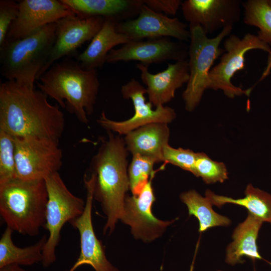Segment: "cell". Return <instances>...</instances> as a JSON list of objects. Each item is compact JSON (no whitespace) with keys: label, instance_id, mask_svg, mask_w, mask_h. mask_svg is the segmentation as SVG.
<instances>
[{"label":"cell","instance_id":"cell-1","mask_svg":"<svg viewBox=\"0 0 271 271\" xmlns=\"http://www.w3.org/2000/svg\"><path fill=\"white\" fill-rule=\"evenodd\" d=\"M35 84L15 80L0 83V130L16 137H35L59 143L64 113Z\"/></svg>","mask_w":271,"mask_h":271},{"label":"cell","instance_id":"cell-2","mask_svg":"<svg viewBox=\"0 0 271 271\" xmlns=\"http://www.w3.org/2000/svg\"><path fill=\"white\" fill-rule=\"evenodd\" d=\"M90 165L94 177L93 198L106 216L104 234H110L122 215L126 193L129 189L127 151L124 139L108 131Z\"/></svg>","mask_w":271,"mask_h":271},{"label":"cell","instance_id":"cell-3","mask_svg":"<svg viewBox=\"0 0 271 271\" xmlns=\"http://www.w3.org/2000/svg\"><path fill=\"white\" fill-rule=\"evenodd\" d=\"M36 81L39 90L88 125L94 110L100 86L96 70L83 68L70 61L56 62Z\"/></svg>","mask_w":271,"mask_h":271},{"label":"cell","instance_id":"cell-4","mask_svg":"<svg viewBox=\"0 0 271 271\" xmlns=\"http://www.w3.org/2000/svg\"><path fill=\"white\" fill-rule=\"evenodd\" d=\"M48 198L44 179L15 178L0 183L1 216L13 231L37 236L45 225Z\"/></svg>","mask_w":271,"mask_h":271},{"label":"cell","instance_id":"cell-5","mask_svg":"<svg viewBox=\"0 0 271 271\" xmlns=\"http://www.w3.org/2000/svg\"><path fill=\"white\" fill-rule=\"evenodd\" d=\"M56 23L21 39H6L0 46L2 76L6 80L35 84L55 41Z\"/></svg>","mask_w":271,"mask_h":271},{"label":"cell","instance_id":"cell-6","mask_svg":"<svg viewBox=\"0 0 271 271\" xmlns=\"http://www.w3.org/2000/svg\"><path fill=\"white\" fill-rule=\"evenodd\" d=\"M232 27L225 28L213 38H208L198 26L189 27V79L182 94L187 111H193L200 102L207 89L208 76L212 65L225 52L220 45L225 37L230 35Z\"/></svg>","mask_w":271,"mask_h":271},{"label":"cell","instance_id":"cell-7","mask_svg":"<svg viewBox=\"0 0 271 271\" xmlns=\"http://www.w3.org/2000/svg\"><path fill=\"white\" fill-rule=\"evenodd\" d=\"M45 181L48 198L44 228L48 230L49 236L43 248L41 262L44 266L48 267L56 260V249L63 226L83 213L85 202L68 189L58 172L49 176Z\"/></svg>","mask_w":271,"mask_h":271},{"label":"cell","instance_id":"cell-8","mask_svg":"<svg viewBox=\"0 0 271 271\" xmlns=\"http://www.w3.org/2000/svg\"><path fill=\"white\" fill-rule=\"evenodd\" d=\"M224 53L219 63L211 69L207 82V89L221 90L230 98L245 95L249 96L252 87L247 89L233 84L231 79L238 71L245 69V55L253 49L262 50L269 53V45L251 33L246 34L242 38L230 34L223 42Z\"/></svg>","mask_w":271,"mask_h":271},{"label":"cell","instance_id":"cell-9","mask_svg":"<svg viewBox=\"0 0 271 271\" xmlns=\"http://www.w3.org/2000/svg\"><path fill=\"white\" fill-rule=\"evenodd\" d=\"M15 145L16 178L45 180L58 172L62 166L63 153L58 142L35 137H16Z\"/></svg>","mask_w":271,"mask_h":271},{"label":"cell","instance_id":"cell-10","mask_svg":"<svg viewBox=\"0 0 271 271\" xmlns=\"http://www.w3.org/2000/svg\"><path fill=\"white\" fill-rule=\"evenodd\" d=\"M121 92L124 99L132 101L134 113L126 120L115 121L108 118L102 111L97 122L107 131L115 132L120 136L126 135L149 123H170L176 117L175 110L169 106H159L156 109H153V104L150 101L146 102L145 96L147 93L146 88L134 78L121 86Z\"/></svg>","mask_w":271,"mask_h":271},{"label":"cell","instance_id":"cell-11","mask_svg":"<svg viewBox=\"0 0 271 271\" xmlns=\"http://www.w3.org/2000/svg\"><path fill=\"white\" fill-rule=\"evenodd\" d=\"M86 190L85 209L83 213L69 223L77 229L80 236V252L78 258L67 271H75L84 264L91 265L95 271H119L107 259L102 242L96 237L92 221L94 177L85 175Z\"/></svg>","mask_w":271,"mask_h":271},{"label":"cell","instance_id":"cell-12","mask_svg":"<svg viewBox=\"0 0 271 271\" xmlns=\"http://www.w3.org/2000/svg\"><path fill=\"white\" fill-rule=\"evenodd\" d=\"M188 48L184 42H175L169 37L131 40L107 54L106 63L138 61L149 67L167 60L186 59Z\"/></svg>","mask_w":271,"mask_h":271},{"label":"cell","instance_id":"cell-13","mask_svg":"<svg viewBox=\"0 0 271 271\" xmlns=\"http://www.w3.org/2000/svg\"><path fill=\"white\" fill-rule=\"evenodd\" d=\"M187 28V24L178 18L156 12L144 4L137 18L117 22L115 26L117 32L131 40L172 37L181 42L190 40V32Z\"/></svg>","mask_w":271,"mask_h":271},{"label":"cell","instance_id":"cell-14","mask_svg":"<svg viewBox=\"0 0 271 271\" xmlns=\"http://www.w3.org/2000/svg\"><path fill=\"white\" fill-rule=\"evenodd\" d=\"M183 15L189 27L198 26L208 35L240 19L242 2L239 0H186L181 4Z\"/></svg>","mask_w":271,"mask_h":271},{"label":"cell","instance_id":"cell-15","mask_svg":"<svg viewBox=\"0 0 271 271\" xmlns=\"http://www.w3.org/2000/svg\"><path fill=\"white\" fill-rule=\"evenodd\" d=\"M151 177L141 193L138 196L126 195L120 220L129 225L133 236L144 242H151L163 234L167 227L174 220L163 221L152 213V206L156 200Z\"/></svg>","mask_w":271,"mask_h":271},{"label":"cell","instance_id":"cell-16","mask_svg":"<svg viewBox=\"0 0 271 271\" xmlns=\"http://www.w3.org/2000/svg\"><path fill=\"white\" fill-rule=\"evenodd\" d=\"M104 20L100 17L74 15L56 22L55 41L37 80L57 61L74 53L85 42L91 40L101 29Z\"/></svg>","mask_w":271,"mask_h":271},{"label":"cell","instance_id":"cell-17","mask_svg":"<svg viewBox=\"0 0 271 271\" xmlns=\"http://www.w3.org/2000/svg\"><path fill=\"white\" fill-rule=\"evenodd\" d=\"M18 3V16L11 25L6 39H23L47 25L76 15L61 0H21Z\"/></svg>","mask_w":271,"mask_h":271},{"label":"cell","instance_id":"cell-18","mask_svg":"<svg viewBox=\"0 0 271 271\" xmlns=\"http://www.w3.org/2000/svg\"><path fill=\"white\" fill-rule=\"evenodd\" d=\"M141 71V80L147 86L149 101L156 107L164 105L175 97L177 89L187 83L189 68L187 59L168 64L164 70L156 74L151 73L148 67L137 64Z\"/></svg>","mask_w":271,"mask_h":271},{"label":"cell","instance_id":"cell-19","mask_svg":"<svg viewBox=\"0 0 271 271\" xmlns=\"http://www.w3.org/2000/svg\"><path fill=\"white\" fill-rule=\"evenodd\" d=\"M170 134L168 124L153 122L141 126L125 135L126 149L132 155H139L163 162L164 147L169 144Z\"/></svg>","mask_w":271,"mask_h":271},{"label":"cell","instance_id":"cell-20","mask_svg":"<svg viewBox=\"0 0 271 271\" xmlns=\"http://www.w3.org/2000/svg\"><path fill=\"white\" fill-rule=\"evenodd\" d=\"M77 15L100 17L117 22L139 15L143 0H61Z\"/></svg>","mask_w":271,"mask_h":271},{"label":"cell","instance_id":"cell-21","mask_svg":"<svg viewBox=\"0 0 271 271\" xmlns=\"http://www.w3.org/2000/svg\"><path fill=\"white\" fill-rule=\"evenodd\" d=\"M116 23L112 19L105 18L100 30L77 57L78 63L83 68L96 70L101 68L106 63L107 54L115 46L131 41L126 36L116 32Z\"/></svg>","mask_w":271,"mask_h":271},{"label":"cell","instance_id":"cell-22","mask_svg":"<svg viewBox=\"0 0 271 271\" xmlns=\"http://www.w3.org/2000/svg\"><path fill=\"white\" fill-rule=\"evenodd\" d=\"M263 222L248 213L245 220L239 224L233 231V241L226 249L225 261L231 265L244 262L243 257H247L253 261L263 259L259 254L257 245V239Z\"/></svg>","mask_w":271,"mask_h":271},{"label":"cell","instance_id":"cell-23","mask_svg":"<svg viewBox=\"0 0 271 271\" xmlns=\"http://www.w3.org/2000/svg\"><path fill=\"white\" fill-rule=\"evenodd\" d=\"M242 198L234 199L231 197L219 195L210 190H207L205 195L212 205L221 208L223 205L231 203L243 206L248 213L255 218L271 224V194L249 184L244 191Z\"/></svg>","mask_w":271,"mask_h":271},{"label":"cell","instance_id":"cell-24","mask_svg":"<svg viewBox=\"0 0 271 271\" xmlns=\"http://www.w3.org/2000/svg\"><path fill=\"white\" fill-rule=\"evenodd\" d=\"M13 230L7 227L0 239V268L9 264L31 265L42 262L47 240L44 235L36 243L25 247L16 246L12 239Z\"/></svg>","mask_w":271,"mask_h":271},{"label":"cell","instance_id":"cell-25","mask_svg":"<svg viewBox=\"0 0 271 271\" xmlns=\"http://www.w3.org/2000/svg\"><path fill=\"white\" fill-rule=\"evenodd\" d=\"M180 199L188 207L189 215H194L199 221V231L202 232L215 226H227L231 220L226 216L216 213L206 197H203L194 190L183 192Z\"/></svg>","mask_w":271,"mask_h":271},{"label":"cell","instance_id":"cell-26","mask_svg":"<svg viewBox=\"0 0 271 271\" xmlns=\"http://www.w3.org/2000/svg\"><path fill=\"white\" fill-rule=\"evenodd\" d=\"M243 21L258 28L259 39L271 45V6L267 0H248L242 2Z\"/></svg>","mask_w":271,"mask_h":271},{"label":"cell","instance_id":"cell-27","mask_svg":"<svg viewBox=\"0 0 271 271\" xmlns=\"http://www.w3.org/2000/svg\"><path fill=\"white\" fill-rule=\"evenodd\" d=\"M156 162L139 155H132L128 167L129 189L132 195H139L149 182L151 176L156 172L154 166Z\"/></svg>","mask_w":271,"mask_h":271},{"label":"cell","instance_id":"cell-28","mask_svg":"<svg viewBox=\"0 0 271 271\" xmlns=\"http://www.w3.org/2000/svg\"><path fill=\"white\" fill-rule=\"evenodd\" d=\"M194 175L201 177L207 184L223 183L228 178L225 165L212 160L202 152L197 153Z\"/></svg>","mask_w":271,"mask_h":271},{"label":"cell","instance_id":"cell-29","mask_svg":"<svg viewBox=\"0 0 271 271\" xmlns=\"http://www.w3.org/2000/svg\"><path fill=\"white\" fill-rule=\"evenodd\" d=\"M15 178V138L0 130V183Z\"/></svg>","mask_w":271,"mask_h":271},{"label":"cell","instance_id":"cell-30","mask_svg":"<svg viewBox=\"0 0 271 271\" xmlns=\"http://www.w3.org/2000/svg\"><path fill=\"white\" fill-rule=\"evenodd\" d=\"M197 156V153L192 150L181 148L176 149L168 144L163 150V162L177 166L194 175Z\"/></svg>","mask_w":271,"mask_h":271},{"label":"cell","instance_id":"cell-31","mask_svg":"<svg viewBox=\"0 0 271 271\" xmlns=\"http://www.w3.org/2000/svg\"><path fill=\"white\" fill-rule=\"evenodd\" d=\"M19 3L12 0L0 1V46L4 42L9 29L17 18Z\"/></svg>","mask_w":271,"mask_h":271},{"label":"cell","instance_id":"cell-32","mask_svg":"<svg viewBox=\"0 0 271 271\" xmlns=\"http://www.w3.org/2000/svg\"><path fill=\"white\" fill-rule=\"evenodd\" d=\"M143 3L156 12L175 16L182 2L180 0H143Z\"/></svg>","mask_w":271,"mask_h":271},{"label":"cell","instance_id":"cell-33","mask_svg":"<svg viewBox=\"0 0 271 271\" xmlns=\"http://www.w3.org/2000/svg\"><path fill=\"white\" fill-rule=\"evenodd\" d=\"M271 70V52L268 53L266 66L264 69L261 76L260 78L259 81H261L267 76L270 72Z\"/></svg>","mask_w":271,"mask_h":271},{"label":"cell","instance_id":"cell-34","mask_svg":"<svg viewBox=\"0 0 271 271\" xmlns=\"http://www.w3.org/2000/svg\"><path fill=\"white\" fill-rule=\"evenodd\" d=\"M0 271H28L17 264H9L0 268Z\"/></svg>","mask_w":271,"mask_h":271},{"label":"cell","instance_id":"cell-35","mask_svg":"<svg viewBox=\"0 0 271 271\" xmlns=\"http://www.w3.org/2000/svg\"><path fill=\"white\" fill-rule=\"evenodd\" d=\"M268 4L271 6V0H267Z\"/></svg>","mask_w":271,"mask_h":271},{"label":"cell","instance_id":"cell-36","mask_svg":"<svg viewBox=\"0 0 271 271\" xmlns=\"http://www.w3.org/2000/svg\"><path fill=\"white\" fill-rule=\"evenodd\" d=\"M218 271H221V270H218Z\"/></svg>","mask_w":271,"mask_h":271}]
</instances>
